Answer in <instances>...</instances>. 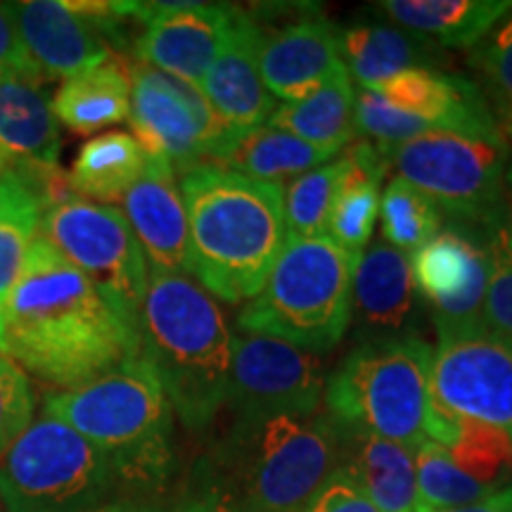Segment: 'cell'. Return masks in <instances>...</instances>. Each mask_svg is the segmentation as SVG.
<instances>
[{
	"label": "cell",
	"instance_id": "obj_1",
	"mask_svg": "<svg viewBox=\"0 0 512 512\" xmlns=\"http://www.w3.org/2000/svg\"><path fill=\"white\" fill-rule=\"evenodd\" d=\"M5 356L69 389L138 356V330L46 240L31 245L3 302Z\"/></svg>",
	"mask_w": 512,
	"mask_h": 512
},
{
	"label": "cell",
	"instance_id": "obj_2",
	"mask_svg": "<svg viewBox=\"0 0 512 512\" xmlns=\"http://www.w3.org/2000/svg\"><path fill=\"white\" fill-rule=\"evenodd\" d=\"M178 188L192 273L214 299L252 302L287 242L283 185L202 164L181 174Z\"/></svg>",
	"mask_w": 512,
	"mask_h": 512
},
{
	"label": "cell",
	"instance_id": "obj_3",
	"mask_svg": "<svg viewBox=\"0 0 512 512\" xmlns=\"http://www.w3.org/2000/svg\"><path fill=\"white\" fill-rule=\"evenodd\" d=\"M138 339L183 425L207 430L228 401L235 339L216 299L188 275L150 273Z\"/></svg>",
	"mask_w": 512,
	"mask_h": 512
},
{
	"label": "cell",
	"instance_id": "obj_4",
	"mask_svg": "<svg viewBox=\"0 0 512 512\" xmlns=\"http://www.w3.org/2000/svg\"><path fill=\"white\" fill-rule=\"evenodd\" d=\"M43 413L100 448L112 465L114 484L155 491L169 477L174 408L140 354L93 380L48 394Z\"/></svg>",
	"mask_w": 512,
	"mask_h": 512
},
{
	"label": "cell",
	"instance_id": "obj_5",
	"mask_svg": "<svg viewBox=\"0 0 512 512\" xmlns=\"http://www.w3.org/2000/svg\"><path fill=\"white\" fill-rule=\"evenodd\" d=\"M342 460V434L328 413L233 422L214 475L247 512H302Z\"/></svg>",
	"mask_w": 512,
	"mask_h": 512
},
{
	"label": "cell",
	"instance_id": "obj_6",
	"mask_svg": "<svg viewBox=\"0 0 512 512\" xmlns=\"http://www.w3.org/2000/svg\"><path fill=\"white\" fill-rule=\"evenodd\" d=\"M356 259L330 235L287 240L261 292L240 311V330L299 349H332L351 325Z\"/></svg>",
	"mask_w": 512,
	"mask_h": 512
},
{
	"label": "cell",
	"instance_id": "obj_7",
	"mask_svg": "<svg viewBox=\"0 0 512 512\" xmlns=\"http://www.w3.org/2000/svg\"><path fill=\"white\" fill-rule=\"evenodd\" d=\"M432 349L420 335L358 342L325 380V408L342 430L415 451L427 441Z\"/></svg>",
	"mask_w": 512,
	"mask_h": 512
},
{
	"label": "cell",
	"instance_id": "obj_8",
	"mask_svg": "<svg viewBox=\"0 0 512 512\" xmlns=\"http://www.w3.org/2000/svg\"><path fill=\"white\" fill-rule=\"evenodd\" d=\"M110 460L67 422L43 413L0 456L5 512H91L110 501Z\"/></svg>",
	"mask_w": 512,
	"mask_h": 512
},
{
	"label": "cell",
	"instance_id": "obj_9",
	"mask_svg": "<svg viewBox=\"0 0 512 512\" xmlns=\"http://www.w3.org/2000/svg\"><path fill=\"white\" fill-rule=\"evenodd\" d=\"M389 166L413 188L425 192L458 226L494 233L503 226L505 138H479L432 131L384 152Z\"/></svg>",
	"mask_w": 512,
	"mask_h": 512
},
{
	"label": "cell",
	"instance_id": "obj_10",
	"mask_svg": "<svg viewBox=\"0 0 512 512\" xmlns=\"http://www.w3.org/2000/svg\"><path fill=\"white\" fill-rule=\"evenodd\" d=\"M38 238L46 240L138 330L150 273L124 211L67 195L46 209Z\"/></svg>",
	"mask_w": 512,
	"mask_h": 512
},
{
	"label": "cell",
	"instance_id": "obj_11",
	"mask_svg": "<svg viewBox=\"0 0 512 512\" xmlns=\"http://www.w3.org/2000/svg\"><path fill=\"white\" fill-rule=\"evenodd\" d=\"M131 72L133 138L150 157L162 159L174 171L214 164L235 136L223 128L200 88L174 76L128 62Z\"/></svg>",
	"mask_w": 512,
	"mask_h": 512
},
{
	"label": "cell",
	"instance_id": "obj_12",
	"mask_svg": "<svg viewBox=\"0 0 512 512\" xmlns=\"http://www.w3.org/2000/svg\"><path fill=\"white\" fill-rule=\"evenodd\" d=\"M437 335L430 406L496 427L512 439V337L484 325Z\"/></svg>",
	"mask_w": 512,
	"mask_h": 512
},
{
	"label": "cell",
	"instance_id": "obj_13",
	"mask_svg": "<svg viewBox=\"0 0 512 512\" xmlns=\"http://www.w3.org/2000/svg\"><path fill=\"white\" fill-rule=\"evenodd\" d=\"M323 392L325 373L318 356L278 337L235 335L228 403L238 422L318 413Z\"/></svg>",
	"mask_w": 512,
	"mask_h": 512
},
{
	"label": "cell",
	"instance_id": "obj_14",
	"mask_svg": "<svg viewBox=\"0 0 512 512\" xmlns=\"http://www.w3.org/2000/svg\"><path fill=\"white\" fill-rule=\"evenodd\" d=\"M143 31L133 38L136 60L200 88L221 55L238 8L214 3H136Z\"/></svg>",
	"mask_w": 512,
	"mask_h": 512
},
{
	"label": "cell",
	"instance_id": "obj_15",
	"mask_svg": "<svg viewBox=\"0 0 512 512\" xmlns=\"http://www.w3.org/2000/svg\"><path fill=\"white\" fill-rule=\"evenodd\" d=\"M411 271L415 290L432 309L437 332L482 325L491 259L486 240L475 238V230H439L413 254Z\"/></svg>",
	"mask_w": 512,
	"mask_h": 512
},
{
	"label": "cell",
	"instance_id": "obj_16",
	"mask_svg": "<svg viewBox=\"0 0 512 512\" xmlns=\"http://www.w3.org/2000/svg\"><path fill=\"white\" fill-rule=\"evenodd\" d=\"M259 29V74L275 100L309 98L344 64L342 29L318 10L304 8L283 27Z\"/></svg>",
	"mask_w": 512,
	"mask_h": 512
},
{
	"label": "cell",
	"instance_id": "obj_17",
	"mask_svg": "<svg viewBox=\"0 0 512 512\" xmlns=\"http://www.w3.org/2000/svg\"><path fill=\"white\" fill-rule=\"evenodd\" d=\"M351 323L358 342L418 335L420 304L411 261L384 240L373 242L356 259Z\"/></svg>",
	"mask_w": 512,
	"mask_h": 512
},
{
	"label": "cell",
	"instance_id": "obj_18",
	"mask_svg": "<svg viewBox=\"0 0 512 512\" xmlns=\"http://www.w3.org/2000/svg\"><path fill=\"white\" fill-rule=\"evenodd\" d=\"M8 10L29 60L46 81H64L114 55L100 29L72 0H19L8 3Z\"/></svg>",
	"mask_w": 512,
	"mask_h": 512
},
{
	"label": "cell",
	"instance_id": "obj_19",
	"mask_svg": "<svg viewBox=\"0 0 512 512\" xmlns=\"http://www.w3.org/2000/svg\"><path fill=\"white\" fill-rule=\"evenodd\" d=\"M124 216L147 261V273L190 275V228L176 171L147 155L145 171L126 192Z\"/></svg>",
	"mask_w": 512,
	"mask_h": 512
},
{
	"label": "cell",
	"instance_id": "obj_20",
	"mask_svg": "<svg viewBox=\"0 0 512 512\" xmlns=\"http://www.w3.org/2000/svg\"><path fill=\"white\" fill-rule=\"evenodd\" d=\"M396 112L425 121L432 131H453L479 138H505L475 81L441 69H403L377 88Z\"/></svg>",
	"mask_w": 512,
	"mask_h": 512
},
{
	"label": "cell",
	"instance_id": "obj_21",
	"mask_svg": "<svg viewBox=\"0 0 512 512\" xmlns=\"http://www.w3.org/2000/svg\"><path fill=\"white\" fill-rule=\"evenodd\" d=\"M259 41V22L252 12L238 8L226 46L200 86L216 119L235 138L266 126L278 110V100L268 93L259 74Z\"/></svg>",
	"mask_w": 512,
	"mask_h": 512
},
{
	"label": "cell",
	"instance_id": "obj_22",
	"mask_svg": "<svg viewBox=\"0 0 512 512\" xmlns=\"http://www.w3.org/2000/svg\"><path fill=\"white\" fill-rule=\"evenodd\" d=\"M74 195L57 166L10 162L0 174V304L22 273L24 261L41 235L50 204Z\"/></svg>",
	"mask_w": 512,
	"mask_h": 512
},
{
	"label": "cell",
	"instance_id": "obj_23",
	"mask_svg": "<svg viewBox=\"0 0 512 512\" xmlns=\"http://www.w3.org/2000/svg\"><path fill=\"white\" fill-rule=\"evenodd\" d=\"M46 81L0 76V155L8 162L57 166L60 124Z\"/></svg>",
	"mask_w": 512,
	"mask_h": 512
},
{
	"label": "cell",
	"instance_id": "obj_24",
	"mask_svg": "<svg viewBox=\"0 0 512 512\" xmlns=\"http://www.w3.org/2000/svg\"><path fill=\"white\" fill-rule=\"evenodd\" d=\"M339 434H342L339 467L356 479L377 512L420 510L411 448L368 432L339 427Z\"/></svg>",
	"mask_w": 512,
	"mask_h": 512
},
{
	"label": "cell",
	"instance_id": "obj_25",
	"mask_svg": "<svg viewBox=\"0 0 512 512\" xmlns=\"http://www.w3.org/2000/svg\"><path fill=\"white\" fill-rule=\"evenodd\" d=\"M375 15L446 48H475L512 10V0H382Z\"/></svg>",
	"mask_w": 512,
	"mask_h": 512
},
{
	"label": "cell",
	"instance_id": "obj_26",
	"mask_svg": "<svg viewBox=\"0 0 512 512\" xmlns=\"http://www.w3.org/2000/svg\"><path fill=\"white\" fill-rule=\"evenodd\" d=\"M387 169V155L368 140L351 143L339 159V183L328 233L351 254H361L373 238L380 214V185Z\"/></svg>",
	"mask_w": 512,
	"mask_h": 512
},
{
	"label": "cell",
	"instance_id": "obj_27",
	"mask_svg": "<svg viewBox=\"0 0 512 512\" xmlns=\"http://www.w3.org/2000/svg\"><path fill=\"white\" fill-rule=\"evenodd\" d=\"M53 112L57 124L79 136H93L126 121L131 114L128 62L112 55L107 62L64 79L53 98Z\"/></svg>",
	"mask_w": 512,
	"mask_h": 512
},
{
	"label": "cell",
	"instance_id": "obj_28",
	"mask_svg": "<svg viewBox=\"0 0 512 512\" xmlns=\"http://www.w3.org/2000/svg\"><path fill=\"white\" fill-rule=\"evenodd\" d=\"M342 62L361 91H377L403 69H437V43L392 24L358 22L342 29Z\"/></svg>",
	"mask_w": 512,
	"mask_h": 512
},
{
	"label": "cell",
	"instance_id": "obj_29",
	"mask_svg": "<svg viewBox=\"0 0 512 512\" xmlns=\"http://www.w3.org/2000/svg\"><path fill=\"white\" fill-rule=\"evenodd\" d=\"M354 81L347 67H339L316 93L297 102L278 105L268 126L292 133L313 147L337 155L356 138Z\"/></svg>",
	"mask_w": 512,
	"mask_h": 512
},
{
	"label": "cell",
	"instance_id": "obj_30",
	"mask_svg": "<svg viewBox=\"0 0 512 512\" xmlns=\"http://www.w3.org/2000/svg\"><path fill=\"white\" fill-rule=\"evenodd\" d=\"M332 157L335 155L266 124L230 140L214 164L254 181L283 185L287 178H299L332 162Z\"/></svg>",
	"mask_w": 512,
	"mask_h": 512
},
{
	"label": "cell",
	"instance_id": "obj_31",
	"mask_svg": "<svg viewBox=\"0 0 512 512\" xmlns=\"http://www.w3.org/2000/svg\"><path fill=\"white\" fill-rule=\"evenodd\" d=\"M147 152L131 133H102L81 145L67 183L74 195L98 204L121 202L145 171Z\"/></svg>",
	"mask_w": 512,
	"mask_h": 512
},
{
	"label": "cell",
	"instance_id": "obj_32",
	"mask_svg": "<svg viewBox=\"0 0 512 512\" xmlns=\"http://www.w3.org/2000/svg\"><path fill=\"white\" fill-rule=\"evenodd\" d=\"M418 503L425 510H456L491 496L498 489L467 477L448 456V448L437 441H422L413 451Z\"/></svg>",
	"mask_w": 512,
	"mask_h": 512
},
{
	"label": "cell",
	"instance_id": "obj_33",
	"mask_svg": "<svg viewBox=\"0 0 512 512\" xmlns=\"http://www.w3.org/2000/svg\"><path fill=\"white\" fill-rule=\"evenodd\" d=\"M382 238L403 254H415L441 226V209L403 178H392L380 197Z\"/></svg>",
	"mask_w": 512,
	"mask_h": 512
},
{
	"label": "cell",
	"instance_id": "obj_34",
	"mask_svg": "<svg viewBox=\"0 0 512 512\" xmlns=\"http://www.w3.org/2000/svg\"><path fill=\"white\" fill-rule=\"evenodd\" d=\"M337 183L339 159L294 178L283 195L287 240L323 238V235H328Z\"/></svg>",
	"mask_w": 512,
	"mask_h": 512
},
{
	"label": "cell",
	"instance_id": "obj_35",
	"mask_svg": "<svg viewBox=\"0 0 512 512\" xmlns=\"http://www.w3.org/2000/svg\"><path fill=\"white\" fill-rule=\"evenodd\" d=\"M448 456L475 482L501 489L512 477V439L496 427L475 420H460L458 437Z\"/></svg>",
	"mask_w": 512,
	"mask_h": 512
},
{
	"label": "cell",
	"instance_id": "obj_36",
	"mask_svg": "<svg viewBox=\"0 0 512 512\" xmlns=\"http://www.w3.org/2000/svg\"><path fill=\"white\" fill-rule=\"evenodd\" d=\"M470 64L482 76L489 93L503 107L512 110V10L475 48H470Z\"/></svg>",
	"mask_w": 512,
	"mask_h": 512
},
{
	"label": "cell",
	"instance_id": "obj_37",
	"mask_svg": "<svg viewBox=\"0 0 512 512\" xmlns=\"http://www.w3.org/2000/svg\"><path fill=\"white\" fill-rule=\"evenodd\" d=\"M36 394L27 373L8 356H0V456L34 422Z\"/></svg>",
	"mask_w": 512,
	"mask_h": 512
},
{
	"label": "cell",
	"instance_id": "obj_38",
	"mask_svg": "<svg viewBox=\"0 0 512 512\" xmlns=\"http://www.w3.org/2000/svg\"><path fill=\"white\" fill-rule=\"evenodd\" d=\"M491 259L489 287H486L482 325L512 337V249L505 240L503 226L486 238Z\"/></svg>",
	"mask_w": 512,
	"mask_h": 512
},
{
	"label": "cell",
	"instance_id": "obj_39",
	"mask_svg": "<svg viewBox=\"0 0 512 512\" xmlns=\"http://www.w3.org/2000/svg\"><path fill=\"white\" fill-rule=\"evenodd\" d=\"M302 512H377V508L356 479L337 467Z\"/></svg>",
	"mask_w": 512,
	"mask_h": 512
},
{
	"label": "cell",
	"instance_id": "obj_40",
	"mask_svg": "<svg viewBox=\"0 0 512 512\" xmlns=\"http://www.w3.org/2000/svg\"><path fill=\"white\" fill-rule=\"evenodd\" d=\"M152 512H247L230 496V491L214 475H207L200 486L190 489L178 501Z\"/></svg>",
	"mask_w": 512,
	"mask_h": 512
},
{
	"label": "cell",
	"instance_id": "obj_41",
	"mask_svg": "<svg viewBox=\"0 0 512 512\" xmlns=\"http://www.w3.org/2000/svg\"><path fill=\"white\" fill-rule=\"evenodd\" d=\"M0 76H27V79L46 81L22 46L8 3H0Z\"/></svg>",
	"mask_w": 512,
	"mask_h": 512
},
{
	"label": "cell",
	"instance_id": "obj_42",
	"mask_svg": "<svg viewBox=\"0 0 512 512\" xmlns=\"http://www.w3.org/2000/svg\"><path fill=\"white\" fill-rule=\"evenodd\" d=\"M418 512H437V510H425L420 508ZM441 512H512V484L501 486V489L494 491L491 496L482 498V501L465 505V508L456 510H441Z\"/></svg>",
	"mask_w": 512,
	"mask_h": 512
},
{
	"label": "cell",
	"instance_id": "obj_43",
	"mask_svg": "<svg viewBox=\"0 0 512 512\" xmlns=\"http://www.w3.org/2000/svg\"><path fill=\"white\" fill-rule=\"evenodd\" d=\"M91 512H150L145 505H140L133 498H117V501H105Z\"/></svg>",
	"mask_w": 512,
	"mask_h": 512
},
{
	"label": "cell",
	"instance_id": "obj_44",
	"mask_svg": "<svg viewBox=\"0 0 512 512\" xmlns=\"http://www.w3.org/2000/svg\"><path fill=\"white\" fill-rule=\"evenodd\" d=\"M505 185L510 188V202H508V221L503 223L505 240H508V247L512 249V162L508 164V171H505Z\"/></svg>",
	"mask_w": 512,
	"mask_h": 512
},
{
	"label": "cell",
	"instance_id": "obj_45",
	"mask_svg": "<svg viewBox=\"0 0 512 512\" xmlns=\"http://www.w3.org/2000/svg\"><path fill=\"white\" fill-rule=\"evenodd\" d=\"M0 356H5V325H3V304H0Z\"/></svg>",
	"mask_w": 512,
	"mask_h": 512
},
{
	"label": "cell",
	"instance_id": "obj_46",
	"mask_svg": "<svg viewBox=\"0 0 512 512\" xmlns=\"http://www.w3.org/2000/svg\"><path fill=\"white\" fill-rule=\"evenodd\" d=\"M503 128H505V133H508V136L512 138V110L505 112V124H503Z\"/></svg>",
	"mask_w": 512,
	"mask_h": 512
},
{
	"label": "cell",
	"instance_id": "obj_47",
	"mask_svg": "<svg viewBox=\"0 0 512 512\" xmlns=\"http://www.w3.org/2000/svg\"><path fill=\"white\" fill-rule=\"evenodd\" d=\"M10 162H8V159H5L3 155H0V174H3V171H5V166H8Z\"/></svg>",
	"mask_w": 512,
	"mask_h": 512
}]
</instances>
